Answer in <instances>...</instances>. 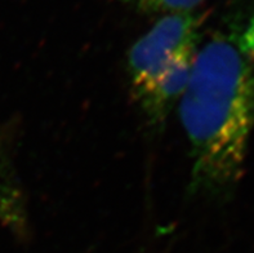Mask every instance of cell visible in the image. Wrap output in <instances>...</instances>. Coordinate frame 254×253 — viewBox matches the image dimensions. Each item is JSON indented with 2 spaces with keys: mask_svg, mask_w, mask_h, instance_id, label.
Instances as JSON below:
<instances>
[{
  "mask_svg": "<svg viewBox=\"0 0 254 253\" xmlns=\"http://www.w3.org/2000/svg\"><path fill=\"white\" fill-rule=\"evenodd\" d=\"M138 12L145 14H171L180 12H195L204 0H124Z\"/></svg>",
  "mask_w": 254,
  "mask_h": 253,
  "instance_id": "cell-4",
  "label": "cell"
},
{
  "mask_svg": "<svg viewBox=\"0 0 254 253\" xmlns=\"http://www.w3.org/2000/svg\"><path fill=\"white\" fill-rule=\"evenodd\" d=\"M244 26L200 43L178 102L190 149V195H226L244 172L254 128V49Z\"/></svg>",
  "mask_w": 254,
  "mask_h": 253,
  "instance_id": "cell-1",
  "label": "cell"
},
{
  "mask_svg": "<svg viewBox=\"0 0 254 253\" xmlns=\"http://www.w3.org/2000/svg\"><path fill=\"white\" fill-rule=\"evenodd\" d=\"M204 14H164L130 47L129 85L135 103L148 96H177L185 89L201 39Z\"/></svg>",
  "mask_w": 254,
  "mask_h": 253,
  "instance_id": "cell-2",
  "label": "cell"
},
{
  "mask_svg": "<svg viewBox=\"0 0 254 253\" xmlns=\"http://www.w3.org/2000/svg\"><path fill=\"white\" fill-rule=\"evenodd\" d=\"M0 225L14 231L27 226V204L9 155L0 145Z\"/></svg>",
  "mask_w": 254,
  "mask_h": 253,
  "instance_id": "cell-3",
  "label": "cell"
}]
</instances>
